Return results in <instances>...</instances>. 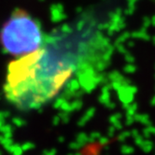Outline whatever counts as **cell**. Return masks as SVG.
Masks as SVG:
<instances>
[{"label":"cell","instance_id":"6da1fadb","mask_svg":"<svg viewBox=\"0 0 155 155\" xmlns=\"http://www.w3.org/2000/svg\"><path fill=\"white\" fill-rule=\"evenodd\" d=\"M113 55V42L100 18L83 14L45 35L38 50L9 63L3 92L7 101L31 111L90 93Z\"/></svg>","mask_w":155,"mask_h":155},{"label":"cell","instance_id":"7a4b0ae2","mask_svg":"<svg viewBox=\"0 0 155 155\" xmlns=\"http://www.w3.org/2000/svg\"><path fill=\"white\" fill-rule=\"evenodd\" d=\"M45 35L37 19L25 10L17 9L2 26L0 41L8 54L20 58L38 50Z\"/></svg>","mask_w":155,"mask_h":155}]
</instances>
